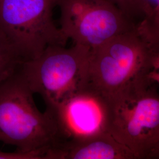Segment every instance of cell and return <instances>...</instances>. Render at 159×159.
I'll list each match as a JSON object with an SVG mask.
<instances>
[{"mask_svg":"<svg viewBox=\"0 0 159 159\" xmlns=\"http://www.w3.org/2000/svg\"><path fill=\"white\" fill-rule=\"evenodd\" d=\"M157 50L137 27L120 34L91 50L89 85L113 102L155 83L149 74Z\"/></svg>","mask_w":159,"mask_h":159,"instance_id":"6da1fadb","label":"cell"},{"mask_svg":"<svg viewBox=\"0 0 159 159\" xmlns=\"http://www.w3.org/2000/svg\"><path fill=\"white\" fill-rule=\"evenodd\" d=\"M19 68L0 84V142L23 152L52 148L59 140L56 121L37 108Z\"/></svg>","mask_w":159,"mask_h":159,"instance_id":"7a4b0ae2","label":"cell"},{"mask_svg":"<svg viewBox=\"0 0 159 159\" xmlns=\"http://www.w3.org/2000/svg\"><path fill=\"white\" fill-rule=\"evenodd\" d=\"M91 50L73 44L48 47L39 57L24 61L19 70L33 93L53 111L89 84Z\"/></svg>","mask_w":159,"mask_h":159,"instance_id":"3957f363","label":"cell"},{"mask_svg":"<svg viewBox=\"0 0 159 159\" xmlns=\"http://www.w3.org/2000/svg\"><path fill=\"white\" fill-rule=\"evenodd\" d=\"M58 0H0V28L25 61L68 39L54 24L52 10Z\"/></svg>","mask_w":159,"mask_h":159,"instance_id":"277c9868","label":"cell"},{"mask_svg":"<svg viewBox=\"0 0 159 159\" xmlns=\"http://www.w3.org/2000/svg\"><path fill=\"white\" fill-rule=\"evenodd\" d=\"M155 84L110 102L109 133L137 159H147L159 143V94Z\"/></svg>","mask_w":159,"mask_h":159,"instance_id":"5b68a950","label":"cell"},{"mask_svg":"<svg viewBox=\"0 0 159 159\" xmlns=\"http://www.w3.org/2000/svg\"><path fill=\"white\" fill-rule=\"evenodd\" d=\"M61 32L93 50L137 27L111 0H58Z\"/></svg>","mask_w":159,"mask_h":159,"instance_id":"8992f818","label":"cell"},{"mask_svg":"<svg viewBox=\"0 0 159 159\" xmlns=\"http://www.w3.org/2000/svg\"><path fill=\"white\" fill-rule=\"evenodd\" d=\"M50 112L58 128L59 140L56 144L109 133L110 102L89 84Z\"/></svg>","mask_w":159,"mask_h":159,"instance_id":"52a82bcc","label":"cell"},{"mask_svg":"<svg viewBox=\"0 0 159 159\" xmlns=\"http://www.w3.org/2000/svg\"><path fill=\"white\" fill-rule=\"evenodd\" d=\"M50 159H137L136 156L110 133L74 142L57 144Z\"/></svg>","mask_w":159,"mask_h":159,"instance_id":"ba28073f","label":"cell"},{"mask_svg":"<svg viewBox=\"0 0 159 159\" xmlns=\"http://www.w3.org/2000/svg\"><path fill=\"white\" fill-rule=\"evenodd\" d=\"M24 58L0 28V84L14 74Z\"/></svg>","mask_w":159,"mask_h":159,"instance_id":"9c48e42d","label":"cell"},{"mask_svg":"<svg viewBox=\"0 0 159 159\" xmlns=\"http://www.w3.org/2000/svg\"><path fill=\"white\" fill-rule=\"evenodd\" d=\"M137 29L154 48L159 49V11L144 18Z\"/></svg>","mask_w":159,"mask_h":159,"instance_id":"30bf717a","label":"cell"},{"mask_svg":"<svg viewBox=\"0 0 159 159\" xmlns=\"http://www.w3.org/2000/svg\"><path fill=\"white\" fill-rule=\"evenodd\" d=\"M129 18L138 25L144 19L141 0H111Z\"/></svg>","mask_w":159,"mask_h":159,"instance_id":"8fae6325","label":"cell"},{"mask_svg":"<svg viewBox=\"0 0 159 159\" xmlns=\"http://www.w3.org/2000/svg\"><path fill=\"white\" fill-rule=\"evenodd\" d=\"M50 148H42L30 152L18 150L14 152H0V159H49Z\"/></svg>","mask_w":159,"mask_h":159,"instance_id":"7c38bea8","label":"cell"},{"mask_svg":"<svg viewBox=\"0 0 159 159\" xmlns=\"http://www.w3.org/2000/svg\"><path fill=\"white\" fill-rule=\"evenodd\" d=\"M144 18L159 11V0H141Z\"/></svg>","mask_w":159,"mask_h":159,"instance_id":"4fadbf2b","label":"cell"},{"mask_svg":"<svg viewBox=\"0 0 159 159\" xmlns=\"http://www.w3.org/2000/svg\"><path fill=\"white\" fill-rule=\"evenodd\" d=\"M149 78L156 84H159V49L156 52L152 61V69L149 74Z\"/></svg>","mask_w":159,"mask_h":159,"instance_id":"5bb4252c","label":"cell"},{"mask_svg":"<svg viewBox=\"0 0 159 159\" xmlns=\"http://www.w3.org/2000/svg\"><path fill=\"white\" fill-rule=\"evenodd\" d=\"M147 159H159V143L150 152Z\"/></svg>","mask_w":159,"mask_h":159,"instance_id":"9a60e30c","label":"cell"}]
</instances>
